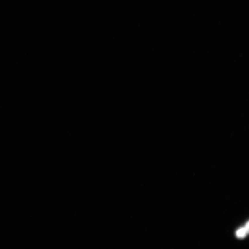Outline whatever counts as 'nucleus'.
I'll use <instances>...</instances> for the list:
<instances>
[{"label":"nucleus","instance_id":"f257e3e1","mask_svg":"<svg viewBox=\"0 0 249 249\" xmlns=\"http://www.w3.org/2000/svg\"><path fill=\"white\" fill-rule=\"evenodd\" d=\"M248 233V232H247L244 227L240 228V229L237 230L236 235L238 238H244Z\"/></svg>","mask_w":249,"mask_h":249}]
</instances>
